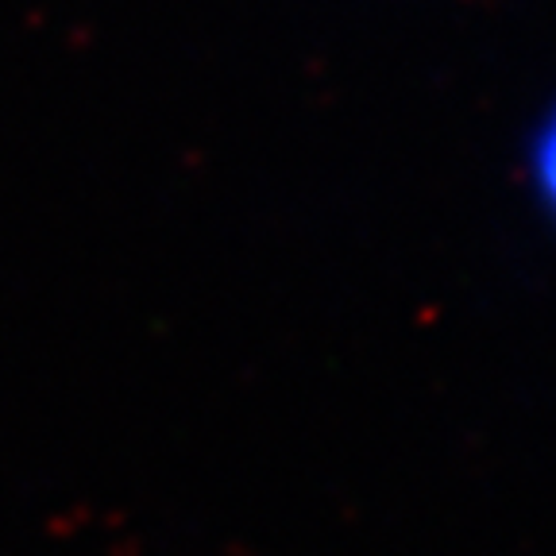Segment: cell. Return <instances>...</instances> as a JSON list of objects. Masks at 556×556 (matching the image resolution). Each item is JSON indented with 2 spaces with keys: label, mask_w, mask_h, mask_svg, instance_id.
Wrapping results in <instances>:
<instances>
[{
  "label": "cell",
  "mask_w": 556,
  "mask_h": 556,
  "mask_svg": "<svg viewBox=\"0 0 556 556\" xmlns=\"http://www.w3.org/2000/svg\"><path fill=\"white\" fill-rule=\"evenodd\" d=\"M530 178H533L538 198L545 201V208L556 217V109H553V116L541 124L538 139H533Z\"/></svg>",
  "instance_id": "cell-1"
}]
</instances>
